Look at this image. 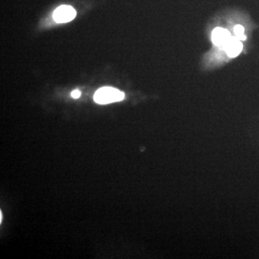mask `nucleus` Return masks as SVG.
Masks as SVG:
<instances>
[{
    "instance_id": "7ed1b4c3",
    "label": "nucleus",
    "mask_w": 259,
    "mask_h": 259,
    "mask_svg": "<svg viewBox=\"0 0 259 259\" xmlns=\"http://www.w3.org/2000/svg\"><path fill=\"white\" fill-rule=\"evenodd\" d=\"M230 32L222 28H216L213 30L211 39L214 45L220 47H224L230 40Z\"/></svg>"
},
{
    "instance_id": "20e7f679",
    "label": "nucleus",
    "mask_w": 259,
    "mask_h": 259,
    "mask_svg": "<svg viewBox=\"0 0 259 259\" xmlns=\"http://www.w3.org/2000/svg\"><path fill=\"white\" fill-rule=\"evenodd\" d=\"M242 47L244 46H242V40H239L236 36L234 37L232 36L230 40L224 48L230 58H236L242 53Z\"/></svg>"
},
{
    "instance_id": "423d86ee",
    "label": "nucleus",
    "mask_w": 259,
    "mask_h": 259,
    "mask_svg": "<svg viewBox=\"0 0 259 259\" xmlns=\"http://www.w3.org/2000/svg\"><path fill=\"white\" fill-rule=\"evenodd\" d=\"M80 96H81V92H80V90H74L72 92V96L74 99H78Z\"/></svg>"
},
{
    "instance_id": "f03ea898",
    "label": "nucleus",
    "mask_w": 259,
    "mask_h": 259,
    "mask_svg": "<svg viewBox=\"0 0 259 259\" xmlns=\"http://www.w3.org/2000/svg\"><path fill=\"white\" fill-rule=\"evenodd\" d=\"M76 12L71 6H58L54 12V19L58 24H66L74 19Z\"/></svg>"
},
{
    "instance_id": "f257e3e1",
    "label": "nucleus",
    "mask_w": 259,
    "mask_h": 259,
    "mask_svg": "<svg viewBox=\"0 0 259 259\" xmlns=\"http://www.w3.org/2000/svg\"><path fill=\"white\" fill-rule=\"evenodd\" d=\"M124 94L117 88H99L95 92L94 101L98 104H106L122 100Z\"/></svg>"
},
{
    "instance_id": "39448f33",
    "label": "nucleus",
    "mask_w": 259,
    "mask_h": 259,
    "mask_svg": "<svg viewBox=\"0 0 259 259\" xmlns=\"http://www.w3.org/2000/svg\"><path fill=\"white\" fill-rule=\"evenodd\" d=\"M234 34L236 37H237L239 40H245L246 39V36H245V29L240 24H236L234 29Z\"/></svg>"
}]
</instances>
